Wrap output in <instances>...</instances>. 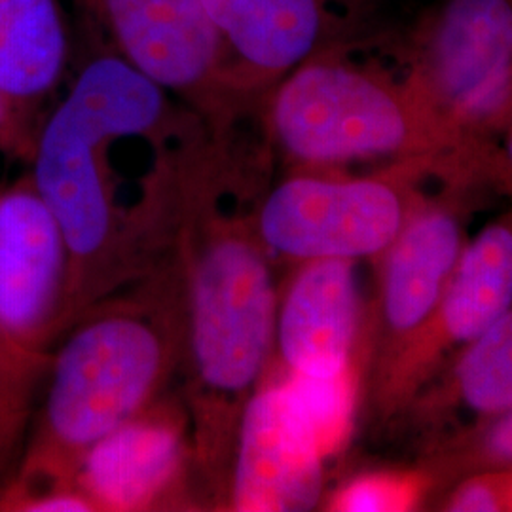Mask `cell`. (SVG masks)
<instances>
[{"label": "cell", "instance_id": "cell-1", "mask_svg": "<svg viewBox=\"0 0 512 512\" xmlns=\"http://www.w3.org/2000/svg\"><path fill=\"white\" fill-rule=\"evenodd\" d=\"M220 154L205 147L173 173L169 243L183 298V395L207 511H224L239 421L274 359V258L251 215L228 213Z\"/></svg>", "mask_w": 512, "mask_h": 512}, {"label": "cell", "instance_id": "cell-2", "mask_svg": "<svg viewBox=\"0 0 512 512\" xmlns=\"http://www.w3.org/2000/svg\"><path fill=\"white\" fill-rule=\"evenodd\" d=\"M181 361V281L167 255L93 302L57 340L42 403L6 484L74 486L82 456L171 389Z\"/></svg>", "mask_w": 512, "mask_h": 512}, {"label": "cell", "instance_id": "cell-3", "mask_svg": "<svg viewBox=\"0 0 512 512\" xmlns=\"http://www.w3.org/2000/svg\"><path fill=\"white\" fill-rule=\"evenodd\" d=\"M167 95L124 57H101L74 80L40 129L33 183L71 253V323L93 302L150 270L143 222L114 198L110 152L124 139H160Z\"/></svg>", "mask_w": 512, "mask_h": 512}, {"label": "cell", "instance_id": "cell-4", "mask_svg": "<svg viewBox=\"0 0 512 512\" xmlns=\"http://www.w3.org/2000/svg\"><path fill=\"white\" fill-rule=\"evenodd\" d=\"M268 131L294 167L437 160L469 175L456 133L406 76L325 46L283 76L268 101Z\"/></svg>", "mask_w": 512, "mask_h": 512}, {"label": "cell", "instance_id": "cell-5", "mask_svg": "<svg viewBox=\"0 0 512 512\" xmlns=\"http://www.w3.org/2000/svg\"><path fill=\"white\" fill-rule=\"evenodd\" d=\"M456 167L437 160L389 164L370 175L332 167H294L258 202L251 220L274 260L291 264L380 258L429 196V177L452 181Z\"/></svg>", "mask_w": 512, "mask_h": 512}, {"label": "cell", "instance_id": "cell-6", "mask_svg": "<svg viewBox=\"0 0 512 512\" xmlns=\"http://www.w3.org/2000/svg\"><path fill=\"white\" fill-rule=\"evenodd\" d=\"M404 73L473 167L512 116V0H437L410 38Z\"/></svg>", "mask_w": 512, "mask_h": 512}, {"label": "cell", "instance_id": "cell-7", "mask_svg": "<svg viewBox=\"0 0 512 512\" xmlns=\"http://www.w3.org/2000/svg\"><path fill=\"white\" fill-rule=\"evenodd\" d=\"M512 306V213L465 243L429 323L389 363L368 374V399L380 421L403 416L442 368Z\"/></svg>", "mask_w": 512, "mask_h": 512}, {"label": "cell", "instance_id": "cell-8", "mask_svg": "<svg viewBox=\"0 0 512 512\" xmlns=\"http://www.w3.org/2000/svg\"><path fill=\"white\" fill-rule=\"evenodd\" d=\"M73 482L95 512L207 511L181 391L167 389L97 440Z\"/></svg>", "mask_w": 512, "mask_h": 512}, {"label": "cell", "instance_id": "cell-9", "mask_svg": "<svg viewBox=\"0 0 512 512\" xmlns=\"http://www.w3.org/2000/svg\"><path fill=\"white\" fill-rule=\"evenodd\" d=\"M327 461L270 363L239 421L224 511H313L325 499Z\"/></svg>", "mask_w": 512, "mask_h": 512}, {"label": "cell", "instance_id": "cell-10", "mask_svg": "<svg viewBox=\"0 0 512 512\" xmlns=\"http://www.w3.org/2000/svg\"><path fill=\"white\" fill-rule=\"evenodd\" d=\"M0 325L37 351L71 325V253L31 177L0 192Z\"/></svg>", "mask_w": 512, "mask_h": 512}, {"label": "cell", "instance_id": "cell-11", "mask_svg": "<svg viewBox=\"0 0 512 512\" xmlns=\"http://www.w3.org/2000/svg\"><path fill=\"white\" fill-rule=\"evenodd\" d=\"M101 8L131 67L217 126L230 116L226 54L202 0H101Z\"/></svg>", "mask_w": 512, "mask_h": 512}, {"label": "cell", "instance_id": "cell-12", "mask_svg": "<svg viewBox=\"0 0 512 512\" xmlns=\"http://www.w3.org/2000/svg\"><path fill=\"white\" fill-rule=\"evenodd\" d=\"M465 243L463 209L450 194L421 203L376 258L380 287L368 374L389 363L429 323Z\"/></svg>", "mask_w": 512, "mask_h": 512}, {"label": "cell", "instance_id": "cell-13", "mask_svg": "<svg viewBox=\"0 0 512 512\" xmlns=\"http://www.w3.org/2000/svg\"><path fill=\"white\" fill-rule=\"evenodd\" d=\"M361 294L357 262L293 264L277 287L274 361L285 372L329 378L359 363Z\"/></svg>", "mask_w": 512, "mask_h": 512}, {"label": "cell", "instance_id": "cell-14", "mask_svg": "<svg viewBox=\"0 0 512 512\" xmlns=\"http://www.w3.org/2000/svg\"><path fill=\"white\" fill-rule=\"evenodd\" d=\"M230 63L226 88L234 101L272 90L323 50L329 0H202Z\"/></svg>", "mask_w": 512, "mask_h": 512}, {"label": "cell", "instance_id": "cell-15", "mask_svg": "<svg viewBox=\"0 0 512 512\" xmlns=\"http://www.w3.org/2000/svg\"><path fill=\"white\" fill-rule=\"evenodd\" d=\"M511 408L512 306L421 389L403 416L437 442Z\"/></svg>", "mask_w": 512, "mask_h": 512}, {"label": "cell", "instance_id": "cell-16", "mask_svg": "<svg viewBox=\"0 0 512 512\" xmlns=\"http://www.w3.org/2000/svg\"><path fill=\"white\" fill-rule=\"evenodd\" d=\"M67 59V37L55 0H0V103L35 105L57 84Z\"/></svg>", "mask_w": 512, "mask_h": 512}, {"label": "cell", "instance_id": "cell-17", "mask_svg": "<svg viewBox=\"0 0 512 512\" xmlns=\"http://www.w3.org/2000/svg\"><path fill=\"white\" fill-rule=\"evenodd\" d=\"M50 361L52 351L27 348L0 325V488L18 469Z\"/></svg>", "mask_w": 512, "mask_h": 512}, {"label": "cell", "instance_id": "cell-18", "mask_svg": "<svg viewBox=\"0 0 512 512\" xmlns=\"http://www.w3.org/2000/svg\"><path fill=\"white\" fill-rule=\"evenodd\" d=\"M277 370L281 372L293 403L304 420L308 421L327 458L342 452L351 437L357 416L361 391L359 363L329 378L298 376L281 370L279 366Z\"/></svg>", "mask_w": 512, "mask_h": 512}, {"label": "cell", "instance_id": "cell-19", "mask_svg": "<svg viewBox=\"0 0 512 512\" xmlns=\"http://www.w3.org/2000/svg\"><path fill=\"white\" fill-rule=\"evenodd\" d=\"M512 467V408L452 437L429 444L425 475L456 482L463 476Z\"/></svg>", "mask_w": 512, "mask_h": 512}, {"label": "cell", "instance_id": "cell-20", "mask_svg": "<svg viewBox=\"0 0 512 512\" xmlns=\"http://www.w3.org/2000/svg\"><path fill=\"white\" fill-rule=\"evenodd\" d=\"M433 482L423 471H374L351 476L330 495L325 509L332 512H404L416 509L431 492Z\"/></svg>", "mask_w": 512, "mask_h": 512}, {"label": "cell", "instance_id": "cell-21", "mask_svg": "<svg viewBox=\"0 0 512 512\" xmlns=\"http://www.w3.org/2000/svg\"><path fill=\"white\" fill-rule=\"evenodd\" d=\"M440 509L452 512L512 511V467L459 478Z\"/></svg>", "mask_w": 512, "mask_h": 512}, {"label": "cell", "instance_id": "cell-22", "mask_svg": "<svg viewBox=\"0 0 512 512\" xmlns=\"http://www.w3.org/2000/svg\"><path fill=\"white\" fill-rule=\"evenodd\" d=\"M476 184L494 186L512 200V116L494 137L478 148L473 158Z\"/></svg>", "mask_w": 512, "mask_h": 512}, {"label": "cell", "instance_id": "cell-23", "mask_svg": "<svg viewBox=\"0 0 512 512\" xmlns=\"http://www.w3.org/2000/svg\"><path fill=\"white\" fill-rule=\"evenodd\" d=\"M8 137V116L4 112V107L0 103V143Z\"/></svg>", "mask_w": 512, "mask_h": 512}]
</instances>
